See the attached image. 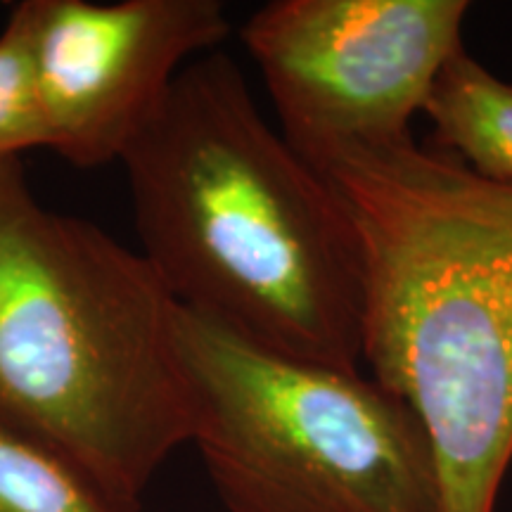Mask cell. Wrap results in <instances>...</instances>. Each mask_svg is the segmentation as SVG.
Segmentation results:
<instances>
[{
  "label": "cell",
  "mask_w": 512,
  "mask_h": 512,
  "mask_svg": "<svg viewBox=\"0 0 512 512\" xmlns=\"http://www.w3.org/2000/svg\"><path fill=\"white\" fill-rule=\"evenodd\" d=\"M119 164L140 254L181 309L273 354L363 368L354 219L233 57L192 60Z\"/></svg>",
  "instance_id": "obj_1"
},
{
  "label": "cell",
  "mask_w": 512,
  "mask_h": 512,
  "mask_svg": "<svg viewBox=\"0 0 512 512\" xmlns=\"http://www.w3.org/2000/svg\"><path fill=\"white\" fill-rule=\"evenodd\" d=\"M363 252V366L411 406L441 512H496L512 463V185L415 138L320 166Z\"/></svg>",
  "instance_id": "obj_2"
},
{
  "label": "cell",
  "mask_w": 512,
  "mask_h": 512,
  "mask_svg": "<svg viewBox=\"0 0 512 512\" xmlns=\"http://www.w3.org/2000/svg\"><path fill=\"white\" fill-rule=\"evenodd\" d=\"M176 311L155 268L91 221L48 209L0 162V427L50 448L138 512L192 439Z\"/></svg>",
  "instance_id": "obj_3"
},
{
  "label": "cell",
  "mask_w": 512,
  "mask_h": 512,
  "mask_svg": "<svg viewBox=\"0 0 512 512\" xmlns=\"http://www.w3.org/2000/svg\"><path fill=\"white\" fill-rule=\"evenodd\" d=\"M192 439L226 512H441L406 401L361 370L273 354L178 306Z\"/></svg>",
  "instance_id": "obj_4"
},
{
  "label": "cell",
  "mask_w": 512,
  "mask_h": 512,
  "mask_svg": "<svg viewBox=\"0 0 512 512\" xmlns=\"http://www.w3.org/2000/svg\"><path fill=\"white\" fill-rule=\"evenodd\" d=\"M465 0H273L240 29L278 131L320 171L349 147L413 138L463 48Z\"/></svg>",
  "instance_id": "obj_5"
},
{
  "label": "cell",
  "mask_w": 512,
  "mask_h": 512,
  "mask_svg": "<svg viewBox=\"0 0 512 512\" xmlns=\"http://www.w3.org/2000/svg\"><path fill=\"white\" fill-rule=\"evenodd\" d=\"M48 150L76 169L121 162L178 74L230 36L219 0H22Z\"/></svg>",
  "instance_id": "obj_6"
},
{
  "label": "cell",
  "mask_w": 512,
  "mask_h": 512,
  "mask_svg": "<svg viewBox=\"0 0 512 512\" xmlns=\"http://www.w3.org/2000/svg\"><path fill=\"white\" fill-rule=\"evenodd\" d=\"M422 117L430 143L491 181L512 185V81L458 50L441 69Z\"/></svg>",
  "instance_id": "obj_7"
},
{
  "label": "cell",
  "mask_w": 512,
  "mask_h": 512,
  "mask_svg": "<svg viewBox=\"0 0 512 512\" xmlns=\"http://www.w3.org/2000/svg\"><path fill=\"white\" fill-rule=\"evenodd\" d=\"M0 512H119L50 448L0 427Z\"/></svg>",
  "instance_id": "obj_8"
},
{
  "label": "cell",
  "mask_w": 512,
  "mask_h": 512,
  "mask_svg": "<svg viewBox=\"0 0 512 512\" xmlns=\"http://www.w3.org/2000/svg\"><path fill=\"white\" fill-rule=\"evenodd\" d=\"M36 147L48 150V136L36 95L29 22L17 3L0 31V162L22 159Z\"/></svg>",
  "instance_id": "obj_9"
}]
</instances>
